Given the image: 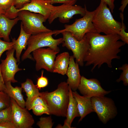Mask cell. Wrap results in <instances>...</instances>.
<instances>
[{
	"label": "cell",
	"instance_id": "1",
	"mask_svg": "<svg viewBox=\"0 0 128 128\" xmlns=\"http://www.w3.org/2000/svg\"><path fill=\"white\" fill-rule=\"evenodd\" d=\"M90 47L84 59L86 66H93V71L97 67L100 68L104 64L110 68L112 67V61L119 59L118 55L121 51V48L125 44L119 41L118 34L102 35L96 32H89L86 34Z\"/></svg>",
	"mask_w": 128,
	"mask_h": 128
},
{
	"label": "cell",
	"instance_id": "2",
	"mask_svg": "<svg viewBox=\"0 0 128 128\" xmlns=\"http://www.w3.org/2000/svg\"><path fill=\"white\" fill-rule=\"evenodd\" d=\"M69 91L68 84L67 82H63L53 91L40 92V96L46 102L50 114L66 117L69 101Z\"/></svg>",
	"mask_w": 128,
	"mask_h": 128
},
{
	"label": "cell",
	"instance_id": "3",
	"mask_svg": "<svg viewBox=\"0 0 128 128\" xmlns=\"http://www.w3.org/2000/svg\"><path fill=\"white\" fill-rule=\"evenodd\" d=\"M94 11L92 22L97 33L106 35L119 34L121 23L114 19L106 3L101 0Z\"/></svg>",
	"mask_w": 128,
	"mask_h": 128
},
{
	"label": "cell",
	"instance_id": "4",
	"mask_svg": "<svg viewBox=\"0 0 128 128\" xmlns=\"http://www.w3.org/2000/svg\"><path fill=\"white\" fill-rule=\"evenodd\" d=\"M55 33V30L31 35L28 40L27 48L22 56V60L27 58L33 59L30 53L39 48L47 47L59 52L60 49L58 46L63 43V38H54L52 36Z\"/></svg>",
	"mask_w": 128,
	"mask_h": 128
},
{
	"label": "cell",
	"instance_id": "5",
	"mask_svg": "<svg viewBox=\"0 0 128 128\" xmlns=\"http://www.w3.org/2000/svg\"><path fill=\"white\" fill-rule=\"evenodd\" d=\"M94 12V10L90 11L87 9L85 14L82 18L76 19L71 24H65L63 29L55 30V35L56 36L63 32H68L77 40L80 41L87 33L97 32L92 22Z\"/></svg>",
	"mask_w": 128,
	"mask_h": 128
},
{
	"label": "cell",
	"instance_id": "6",
	"mask_svg": "<svg viewBox=\"0 0 128 128\" xmlns=\"http://www.w3.org/2000/svg\"><path fill=\"white\" fill-rule=\"evenodd\" d=\"M17 14L23 30L27 34L32 35L52 31L44 25L47 19L41 14L26 10L20 11Z\"/></svg>",
	"mask_w": 128,
	"mask_h": 128
},
{
	"label": "cell",
	"instance_id": "7",
	"mask_svg": "<svg viewBox=\"0 0 128 128\" xmlns=\"http://www.w3.org/2000/svg\"><path fill=\"white\" fill-rule=\"evenodd\" d=\"M61 33L63 37L62 46L71 50L76 62L81 66H83L84 58L90 47L86 35L79 41L69 32H64Z\"/></svg>",
	"mask_w": 128,
	"mask_h": 128
},
{
	"label": "cell",
	"instance_id": "8",
	"mask_svg": "<svg viewBox=\"0 0 128 128\" xmlns=\"http://www.w3.org/2000/svg\"><path fill=\"white\" fill-rule=\"evenodd\" d=\"M94 112L104 124L115 117L117 110L114 101L111 98L104 96L93 97L91 98Z\"/></svg>",
	"mask_w": 128,
	"mask_h": 128
},
{
	"label": "cell",
	"instance_id": "9",
	"mask_svg": "<svg viewBox=\"0 0 128 128\" xmlns=\"http://www.w3.org/2000/svg\"><path fill=\"white\" fill-rule=\"evenodd\" d=\"M87 8L77 5H71L63 4L58 6L52 5L50 16L48 18L49 24H51L56 19L58 18L59 22L63 23L69 22L75 15L80 14L83 17L86 13Z\"/></svg>",
	"mask_w": 128,
	"mask_h": 128
},
{
	"label": "cell",
	"instance_id": "10",
	"mask_svg": "<svg viewBox=\"0 0 128 128\" xmlns=\"http://www.w3.org/2000/svg\"><path fill=\"white\" fill-rule=\"evenodd\" d=\"M59 52L49 47L41 48L34 50L32 52L33 58L36 62V70L43 69L53 72L55 59Z\"/></svg>",
	"mask_w": 128,
	"mask_h": 128
},
{
	"label": "cell",
	"instance_id": "11",
	"mask_svg": "<svg viewBox=\"0 0 128 128\" xmlns=\"http://www.w3.org/2000/svg\"><path fill=\"white\" fill-rule=\"evenodd\" d=\"M15 51L13 48L8 50L6 58L1 60L0 64V72L5 83L9 82L13 83L17 82L14 78L15 75L17 72L23 70L18 68L17 60L14 57Z\"/></svg>",
	"mask_w": 128,
	"mask_h": 128
},
{
	"label": "cell",
	"instance_id": "12",
	"mask_svg": "<svg viewBox=\"0 0 128 128\" xmlns=\"http://www.w3.org/2000/svg\"><path fill=\"white\" fill-rule=\"evenodd\" d=\"M10 105L12 111L11 122L16 128H32L34 120L28 110L20 107L11 98Z\"/></svg>",
	"mask_w": 128,
	"mask_h": 128
},
{
	"label": "cell",
	"instance_id": "13",
	"mask_svg": "<svg viewBox=\"0 0 128 128\" xmlns=\"http://www.w3.org/2000/svg\"><path fill=\"white\" fill-rule=\"evenodd\" d=\"M78 89L83 96L90 98L104 96L111 91L103 89L97 79H88L83 76H81Z\"/></svg>",
	"mask_w": 128,
	"mask_h": 128
},
{
	"label": "cell",
	"instance_id": "14",
	"mask_svg": "<svg viewBox=\"0 0 128 128\" xmlns=\"http://www.w3.org/2000/svg\"><path fill=\"white\" fill-rule=\"evenodd\" d=\"M52 5L49 3L48 0H31L20 9H16L12 5L11 9L16 15H17L18 13L20 11L26 10L41 14L48 19L50 14Z\"/></svg>",
	"mask_w": 128,
	"mask_h": 128
},
{
	"label": "cell",
	"instance_id": "15",
	"mask_svg": "<svg viewBox=\"0 0 128 128\" xmlns=\"http://www.w3.org/2000/svg\"><path fill=\"white\" fill-rule=\"evenodd\" d=\"M73 56H70L69 67L66 74L68 77L67 82L72 91L78 89L81 76L80 73L79 64L74 60Z\"/></svg>",
	"mask_w": 128,
	"mask_h": 128
},
{
	"label": "cell",
	"instance_id": "16",
	"mask_svg": "<svg viewBox=\"0 0 128 128\" xmlns=\"http://www.w3.org/2000/svg\"><path fill=\"white\" fill-rule=\"evenodd\" d=\"M72 94L77 102L80 117L78 121L79 122L87 115L94 112L92 106L91 98L81 96L76 91H72Z\"/></svg>",
	"mask_w": 128,
	"mask_h": 128
},
{
	"label": "cell",
	"instance_id": "17",
	"mask_svg": "<svg viewBox=\"0 0 128 128\" xmlns=\"http://www.w3.org/2000/svg\"><path fill=\"white\" fill-rule=\"evenodd\" d=\"M19 20L18 17L10 19L4 14H0V35L4 41L10 42L9 35L11 30Z\"/></svg>",
	"mask_w": 128,
	"mask_h": 128
},
{
	"label": "cell",
	"instance_id": "18",
	"mask_svg": "<svg viewBox=\"0 0 128 128\" xmlns=\"http://www.w3.org/2000/svg\"><path fill=\"white\" fill-rule=\"evenodd\" d=\"M31 35L24 31L21 22L20 32L18 37L17 40L15 38L12 39L14 42L13 48L16 51V56L17 62L20 61V55L23 50H26L28 40Z\"/></svg>",
	"mask_w": 128,
	"mask_h": 128
},
{
	"label": "cell",
	"instance_id": "19",
	"mask_svg": "<svg viewBox=\"0 0 128 128\" xmlns=\"http://www.w3.org/2000/svg\"><path fill=\"white\" fill-rule=\"evenodd\" d=\"M21 87L26 93L27 96L25 101V108L29 110L30 105L33 100L40 96L39 90L30 79H27L26 81L21 84Z\"/></svg>",
	"mask_w": 128,
	"mask_h": 128
},
{
	"label": "cell",
	"instance_id": "20",
	"mask_svg": "<svg viewBox=\"0 0 128 128\" xmlns=\"http://www.w3.org/2000/svg\"><path fill=\"white\" fill-rule=\"evenodd\" d=\"M70 55L68 52H65L56 56L53 73L62 75L66 74L69 65Z\"/></svg>",
	"mask_w": 128,
	"mask_h": 128
},
{
	"label": "cell",
	"instance_id": "21",
	"mask_svg": "<svg viewBox=\"0 0 128 128\" xmlns=\"http://www.w3.org/2000/svg\"><path fill=\"white\" fill-rule=\"evenodd\" d=\"M6 88L4 91L11 98L14 99L20 107L25 108V101L22 93L23 89L21 87H13L11 82H8L5 83Z\"/></svg>",
	"mask_w": 128,
	"mask_h": 128
},
{
	"label": "cell",
	"instance_id": "22",
	"mask_svg": "<svg viewBox=\"0 0 128 128\" xmlns=\"http://www.w3.org/2000/svg\"><path fill=\"white\" fill-rule=\"evenodd\" d=\"M69 101L67 109L66 119L65 120L66 123L70 127L74 119L80 117L77 101L73 97L72 91L69 86Z\"/></svg>",
	"mask_w": 128,
	"mask_h": 128
},
{
	"label": "cell",
	"instance_id": "23",
	"mask_svg": "<svg viewBox=\"0 0 128 128\" xmlns=\"http://www.w3.org/2000/svg\"><path fill=\"white\" fill-rule=\"evenodd\" d=\"M118 69L122 70V72L119 78L116 80V82H119L122 81L124 86H127L128 85V64H125L121 67H119Z\"/></svg>",
	"mask_w": 128,
	"mask_h": 128
},
{
	"label": "cell",
	"instance_id": "24",
	"mask_svg": "<svg viewBox=\"0 0 128 128\" xmlns=\"http://www.w3.org/2000/svg\"><path fill=\"white\" fill-rule=\"evenodd\" d=\"M12 109L11 105L0 111V123L11 121Z\"/></svg>",
	"mask_w": 128,
	"mask_h": 128
},
{
	"label": "cell",
	"instance_id": "25",
	"mask_svg": "<svg viewBox=\"0 0 128 128\" xmlns=\"http://www.w3.org/2000/svg\"><path fill=\"white\" fill-rule=\"evenodd\" d=\"M11 98L4 91H0V111L9 106Z\"/></svg>",
	"mask_w": 128,
	"mask_h": 128
},
{
	"label": "cell",
	"instance_id": "26",
	"mask_svg": "<svg viewBox=\"0 0 128 128\" xmlns=\"http://www.w3.org/2000/svg\"><path fill=\"white\" fill-rule=\"evenodd\" d=\"M37 124L40 128H51L53 123L51 116L41 117L40 118L39 120L37 122Z\"/></svg>",
	"mask_w": 128,
	"mask_h": 128
},
{
	"label": "cell",
	"instance_id": "27",
	"mask_svg": "<svg viewBox=\"0 0 128 128\" xmlns=\"http://www.w3.org/2000/svg\"><path fill=\"white\" fill-rule=\"evenodd\" d=\"M120 17L122 20V26L119 34L120 39L125 44H128V33L126 32L125 30L126 29L125 26L123 23L124 16L123 13H121L120 14Z\"/></svg>",
	"mask_w": 128,
	"mask_h": 128
},
{
	"label": "cell",
	"instance_id": "28",
	"mask_svg": "<svg viewBox=\"0 0 128 128\" xmlns=\"http://www.w3.org/2000/svg\"><path fill=\"white\" fill-rule=\"evenodd\" d=\"M32 110L33 114L37 116H40L44 114H50L48 107L42 105H36Z\"/></svg>",
	"mask_w": 128,
	"mask_h": 128
},
{
	"label": "cell",
	"instance_id": "29",
	"mask_svg": "<svg viewBox=\"0 0 128 128\" xmlns=\"http://www.w3.org/2000/svg\"><path fill=\"white\" fill-rule=\"evenodd\" d=\"M14 42L12 39L11 42L3 41L0 39V59L3 53L13 48Z\"/></svg>",
	"mask_w": 128,
	"mask_h": 128
},
{
	"label": "cell",
	"instance_id": "30",
	"mask_svg": "<svg viewBox=\"0 0 128 128\" xmlns=\"http://www.w3.org/2000/svg\"><path fill=\"white\" fill-rule=\"evenodd\" d=\"M43 73L44 70H42L41 76L37 79V84L36 85L39 90L46 87L48 84V79L46 77L43 76Z\"/></svg>",
	"mask_w": 128,
	"mask_h": 128
},
{
	"label": "cell",
	"instance_id": "31",
	"mask_svg": "<svg viewBox=\"0 0 128 128\" xmlns=\"http://www.w3.org/2000/svg\"><path fill=\"white\" fill-rule=\"evenodd\" d=\"M38 105H42L48 107L45 100L40 96H38L35 97L32 102L29 110H32L33 107Z\"/></svg>",
	"mask_w": 128,
	"mask_h": 128
},
{
	"label": "cell",
	"instance_id": "32",
	"mask_svg": "<svg viewBox=\"0 0 128 128\" xmlns=\"http://www.w3.org/2000/svg\"><path fill=\"white\" fill-rule=\"evenodd\" d=\"M14 0H0V8L5 11L14 5Z\"/></svg>",
	"mask_w": 128,
	"mask_h": 128
},
{
	"label": "cell",
	"instance_id": "33",
	"mask_svg": "<svg viewBox=\"0 0 128 128\" xmlns=\"http://www.w3.org/2000/svg\"><path fill=\"white\" fill-rule=\"evenodd\" d=\"M78 0H48L49 3L53 4L56 3H61L63 4L74 5Z\"/></svg>",
	"mask_w": 128,
	"mask_h": 128
},
{
	"label": "cell",
	"instance_id": "34",
	"mask_svg": "<svg viewBox=\"0 0 128 128\" xmlns=\"http://www.w3.org/2000/svg\"><path fill=\"white\" fill-rule=\"evenodd\" d=\"M31 0H14V5L16 9L21 8L25 4L29 2Z\"/></svg>",
	"mask_w": 128,
	"mask_h": 128
},
{
	"label": "cell",
	"instance_id": "35",
	"mask_svg": "<svg viewBox=\"0 0 128 128\" xmlns=\"http://www.w3.org/2000/svg\"><path fill=\"white\" fill-rule=\"evenodd\" d=\"M0 128H16L10 121H6L0 123Z\"/></svg>",
	"mask_w": 128,
	"mask_h": 128
},
{
	"label": "cell",
	"instance_id": "36",
	"mask_svg": "<svg viewBox=\"0 0 128 128\" xmlns=\"http://www.w3.org/2000/svg\"><path fill=\"white\" fill-rule=\"evenodd\" d=\"M104 2L109 6L112 13L113 12L114 8V2L115 0H101Z\"/></svg>",
	"mask_w": 128,
	"mask_h": 128
},
{
	"label": "cell",
	"instance_id": "37",
	"mask_svg": "<svg viewBox=\"0 0 128 128\" xmlns=\"http://www.w3.org/2000/svg\"><path fill=\"white\" fill-rule=\"evenodd\" d=\"M128 0H122L121 2L122 5L121 6L119 9V10L123 13L124 9L128 4Z\"/></svg>",
	"mask_w": 128,
	"mask_h": 128
},
{
	"label": "cell",
	"instance_id": "38",
	"mask_svg": "<svg viewBox=\"0 0 128 128\" xmlns=\"http://www.w3.org/2000/svg\"><path fill=\"white\" fill-rule=\"evenodd\" d=\"M6 86L0 72V91H4L5 89Z\"/></svg>",
	"mask_w": 128,
	"mask_h": 128
},
{
	"label": "cell",
	"instance_id": "39",
	"mask_svg": "<svg viewBox=\"0 0 128 128\" xmlns=\"http://www.w3.org/2000/svg\"><path fill=\"white\" fill-rule=\"evenodd\" d=\"M55 128H72L70 127L66 123L65 121V120L64 122V123L63 126L60 124H58L56 127Z\"/></svg>",
	"mask_w": 128,
	"mask_h": 128
},
{
	"label": "cell",
	"instance_id": "40",
	"mask_svg": "<svg viewBox=\"0 0 128 128\" xmlns=\"http://www.w3.org/2000/svg\"><path fill=\"white\" fill-rule=\"evenodd\" d=\"M5 11L0 8V14H5Z\"/></svg>",
	"mask_w": 128,
	"mask_h": 128
},
{
	"label": "cell",
	"instance_id": "41",
	"mask_svg": "<svg viewBox=\"0 0 128 128\" xmlns=\"http://www.w3.org/2000/svg\"><path fill=\"white\" fill-rule=\"evenodd\" d=\"M0 38H2V36L0 35Z\"/></svg>",
	"mask_w": 128,
	"mask_h": 128
}]
</instances>
